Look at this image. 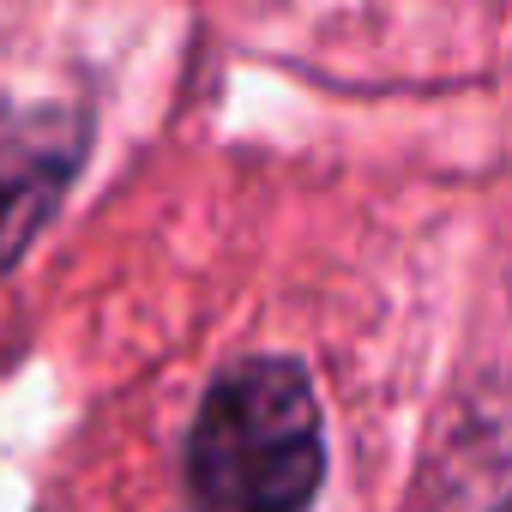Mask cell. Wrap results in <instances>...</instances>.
Here are the masks:
<instances>
[{
    "mask_svg": "<svg viewBox=\"0 0 512 512\" xmlns=\"http://www.w3.org/2000/svg\"><path fill=\"white\" fill-rule=\"evenodd\" d=\"M320 470V404L296 362H241L205 392L187 446L199 512H302Z\"/></svg>",
    "mask_w": 512,
    "mask_h": 512,
    "instance_id": "obj_1",
    "label": "cell"
},
{
    "mask_svg": "<svg viewBox=\"0 0 512 512\" xmlns=\"http://www.w3.org/2000/svg\"><path fill=\"white\" fill-rule=\"evenodd\" d=\"M73 157L79 133L61 115H0V266L31 241Z\"/></svg>",
    "mask_w": 512,
    "mask_h": 512,
    "instance_id": "obj_2",
    "label": "cell"
}]
</instances>
